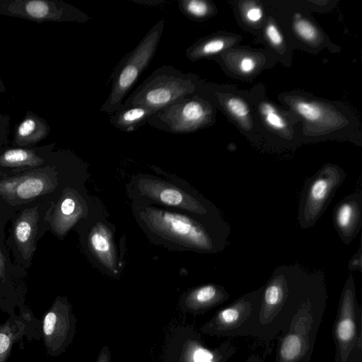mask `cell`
Here are the masks:
<instances>
[{"label":"cell","mask_w":362,"mask_h":362,"mask_svg":"<svg viewBox=\"0 0 362 362\" xmlns=\"http://www.w3.org/2000/svg\"><path fill=\"white\" fill-rule=\"evenodd\" d=\"M101 205L84 187L64 188L57 202H52L46 218L53 232L63 238L72 228L86 220Z\"/></svg>","instance_id":"12"},{"label":"cell","mask_w":362,"mask_h":362,"mask_svg":"<svg viewBox=\"0 0 362 362\" xmlns=\"http://www.w3.org/2000/svg\"><path fill=\"white\" fill-rule=\"evenodd\" d=\"M0 164L4 166H25L37 164L30 152L23 149H11L6 151L0 158Z\"/></svg>","instance_id":"21"},{"label":"cell","mask_w":362,"mask_h":362,"mask_svg":"<svg viewBox=\"0 0 362 362\" xmlns=\"http://www.w3.org/2000/svg\"><path fill=\"white\" fill-rule=\"evenodd\" d=\"M261 111L267 124L276 129H282L286 123L283 118L279 115L274 107L269 103H264L261 106Z\"/></svg>","instance_id":"23"},{"label":"cell","mask_w":362,"mask_h":362,"mask_svg":"<svg viewBox=\"0 0 362 362\" xmlns=\"http://www.w3.org/2000/svg\"><path fill=\"white\" fill-rule=\"evenodd\" d=\"M102 204L79 224L81 241L90 262L102 273L112 277L122 274L123 252L116 243V227L108 221Z\"/></svg>","instance_id":"7"},{"label":"cell","mask_w":362,"mask_h":362,"mask_svg":"<svg viewBox=\"0 0 362 362\" xmlns=\"http://www.w3.org/2000/svg\"><path fill=\"white\" fill-rule=\"evenodd\" d=\"M95 362H112L111 352L107 345H104L101 348Z\"/></svg>","instance_id":"30"},{"label":"cell","mask_w":362,"mask_h":362,"mask_svg":"<svg viewBox=\"0 0 362 362\" xmlns=\"http://www.w3.org/2000/svg\"><path fill=\"white\" fill-rule=\"evenodd\" d=\"M228 110L236 117L242 118L246 117L250 110L247 105L240 99L231 98L226 101Z\"/></svg>","instance_id":"25"},{"label":"cell","mask_w":362,"mask_h":362,"mask_svg":"<svg viewBox=\"0 0 362 362\" xmlns=\"http://www.w3.org/2000/svg\"><path fill=\"white\" fill-rule=\"evenodd\" d=\"M178 8L183 15L192 20H200L211 12V4L204 0H180Z\"/></svg>","instance_id":"20"},{"label":"cell","mask_w":362,"mask_h":362,"mask_svg":"<svg viewBox=\"0 0 362 362\" xmlns=\"http://www.w3.org/2000/svg\"><path fill=\"white\" fill-rule=\"evenodd\" d=\"M76 319L66 298L56 299L43 321V332L49 349L56 354L64 351L76 332Z\"/></svg>","instance_id":"14"},{"label":"cell","mask_w":362,"mask_h":362,"mask_svg":"<svg viewBox=\"0 0 362 362\" xmlns=\"http://www.w3.org/2000/svg\"><path fill=\"white\" fill-rule=\"evenodd\" d=\"M266 34L270 42L274 45H280L283 38L277 28L273 24H269L266 29Z\"/></svg>","instance_id":"27"},{"label":"cell","mask_w":362,"mask_h":362,"mask_svg":"<svg viewBox=\"0 0 362 362\" xmlns=\"http://www.w3.org/2000/svg\"><path fill=\"white\" fill-rule=\"evenodd\" d=\"M326 299L322 282L312 280L287 329L279 335L275 362H310Z\"/></svg>","instance_id":"2"},{"label":"cell","mask_w":362,"mask_h":362,"mask_svg":"<svg viewBox=\"0 0 362 362\" xmlns=\"http://www.w3.org/2000/svg\"><path fill=\"white\" fill-rule=\"evenodd\" d=\"M39 218L38 207L35 206L22 211L13 222V240L25 259H30L36 250L35 241Z\"/></svg>","instance_id":"17"},{"label":"cell","mask_w":362,"mask_h":362,"mask_svg":"<svg viewBox=\"0 0 362 362\" xmlns=\"http://www.w3.org/2000/svg\"><path fill=\"white\" fill-rule=\"evenodd\" d=\"M211 117V107L197 91L156 112L146 124L171 134H187L205 126Z\"/></svg>","instance_id":"10"},{"label":"cell","mask_w":362,"mask_h":362,"mask_svg":"<svg viewBox=\"0 0 362 362\" xmlns=\"http://www.w3.org/2000/svg\"><path fill=\"white\" fill-rule=\"evenodd\" d=\"M196 76L170 66L155 69L122 105H141L156 113L182 98L198 91Z\"/></svg>","instance_id":"5"},{"label":"cell","mask_w":362,"mask_h":362,"mask_svg":"<svg viewBox=\"0 0 362 362\" xmlns=\"http://www.w3.org/2000/svg\"><path fill=\"white\" fill-rule=\"evenodd\" d=\"M10 336L4 332H0V358L5 356L11 346Z\"/></svg>","instance_id":"29"},{"label":"cell","mask_w":362,"mask_h":362,"mask_svg":"<svg viewBox=\"0 0 362 362\" xmlns=\"http://www.w3.org/2000/svg\"><path fill=\"white\" fill-rule=\"evenodd\" d=\"M25 9L30 16L36 18H41L46 16L49 11L47 4L39 0L28 2Z\"/></svg>","instance_id":"26"},{"label":"cell","mask_w":362,"mask_h":362,"mask_svg":"<svg viewBox=\"0 0 362 362\" xmlns=\"http://www.w3.org/2000/svg\"><path fill=\"white\" fill-rule=\"evenodd\" d=\"M342 180V175L333 168L322 170L310 185L303 210V223L313 224L322 213L334 189Z\"/></svg>","instance_id":"15"},{"label":"cell","mask_w":362,"mask_h":362,"mask_svg":"<svg viewBox=\"0 0 362 362\" xmlns=\"http://www.w3.org/2000/svg\"><path fill=\"white\" fill-rule=\"evenodd\" d=\"M6 257L4 254L1 252L0 248V282H4L5 281L6 276Z\"/></svg>","instance_id":"33"},{"label":"cell","mask_w":362,"mask_h":362,"mask_svg":"<svg viewBox=\"0 0 362 362\" xmlns=\"http://www.w3.org/2000/svg\"><path fill=\"white\" fill-rule=\"evenodd\" d=\"M229 296L223 287L207 284L185 291L180 297L178 305L183 313L199 315L223 303Z\"/></svg>","instance_id":"16"},{"label":"cell","mask_w":362,"mask_h":362,"mask_svg":"<svg viewBox=\"0 0 362 362\" xmlns=\"http://www.w3.org/2000/svg\"><path fill=\"white\" fill-rule=\"evenodd\" d=\"M358 204L355 200L344 201L338 206L335 221L341 233L350 238L355 233L359 219Z\"/></svg>","instance_id":"19"},{"label":"cell","mask_w":362,"mask_h":362,"mask_svg":"<svg viewBox=\"0 0 362 362\" xmlns=\"http://www.w3.org/2000/svg\"><path fill=\"white\" fill-rule=\"evenodd\" d=\"M295 108L303 117L310 121H317L322 115L321 108L312 103L299 101Z\"/></svg>","instance_id":"22"},{"label":"cell","mask_w":362,"mask_h":362,"mask_svg":"<svg viewBox=\"0 0 362 362\" xmlns=\"http://www.w3.org/2000/svg\"><path fill=\"white\" fill-rule=\"evenodd\" d=\"M264 286L242 296L219 310L200 327V332L217 337L258 338L259 313Z\"/></svg>","instance_id":"8"},{"label":"cell","mask_w":362,"mask_h":362,"mask_svg":"<svg viewBox=\"0 0 362 362\" xmlns=\"http://www.w3.org/2000/svg\"><path fill=\"white\" fill-rule=\"evenodd\" d=\"M278 272L264 286L258 325V339L269 341L287 329L311 283Z\"/></svg>","instance_id":"3"},{"label":"cell","mask_w":362,"mask_h":362,"mask_svg":"<svg viewBox=\"0 0 362 362\" xmlns=\"http://www.w3.org/2000/svg\"><path fill=\"white\" fill-rule=\"evenodd\" d=\"M262 16V11L259 7H254L250 8L247 12V18L252 22H256L260 20Z\"/></svg>","instance_id":"32"},{"label":"cell","mask_w":362,"mask_h":362,"mask_svg":"<svg viewBox=\"0 0 362 362\" xmlns=\"http://www.w3.org/2000/svg\"><path fill=\"white\" fill-rule=\"evenodd\" d=\"M296 33L307 41H314L317 37V31L315 26L306 20L299 19L294 23Z\"/></svg>","instance_id":"24"},{"label":"cell","mask_w":362,"mask_h":362,"mask_svg":"<svg viewBox=\"0 0 362 362\" xmlns=\"http://www.w3.org/2000/svg\"><path fill=\"white\" fill-rule=\"evenodd\" d=\"M164 25L163 19L154 24L139 44L116 66L111 76L110 94L101 106L100 112L110 115L120 107L127 93L154 57Z\"/></svg>","instance_id":"6"},{"label":"cell","mask_w":362,"mask_h":362,"mask_svg":"<svg viewBox=\"0 0 362 362\" xmlns=\"http://www.w3.org/2000/svg\"><path fill=\"white\" fill-rule=\"evenodd\" d=\"M35 128V122L32 119L23 121L18 127V133L21 136L30 135Z\"/></svg>","instance_id":"28"},{"label":"cell","mask_w":362,"mask_h":362,"mask_svg":"<svg viewBox=\"0 0 362 362\" xmlns=\"http://www.w3.org/2000/svg\"><path fill=\"white\" fill-rule=\"evenodd\" d=\"M157 174L139 173L127 183L130 199H141L200 216H213L210 204L183 179L169 175L158 167Z\"/></svg>","instance_id":"4"},{"label":"cell","mask_w":362,"mask_h":362,"mask_svg":"<svg viewBox=\"0 0 362 362\" xmlns=\"http://www.w3.org/2000/svg\"><path fill=\"white\" fill-rule=\"evenodd\" d=\"M335 362H341L335 361ZM345 362H362V350L352 354Z\"/></svg>","instance_id":"34"},{"label":"cell","mask_w":362,"mask_h":362,"mask_svg":"<svg viewBox=\"0 0 362 362\" xmlns=\"http://www.w3.org/2000/svg\"><path fill=\"white\" fill-rule=\"evenodd\" d=\"M131 200L134 218L151 243L180 252L216 250L212 216H200L141 199Z\"/></svg>","instance_id":"1"},{"label":"cell","mask_w":362,"mask_h":362,"mask_svg":"<svg viewBox=\"0 0 362 362\" xmlns=\"http://www.w3.org/2000/svg\"><path fill=\"white\" fill-rule=\"evenodd\" d=\"M361 309L355 296L350 276L343 290L334 326L336 345L335 361L345 362L352 354L362 350Z\"/></svg>","instance_id":"11"},{"label":"cell","mask_w":362,"mask_h":362,"mask_svg":"<svg viewBox=\"0 0 362 362\" xmlns=\"http://www.w3.org/2000/svg\"><path fill=\"white\" fill-rule=\"evenodd\" d=\"M58 186L57 175L33 172L0 178V196L10 205L30 202L54 191Z\"/></svg>","instance_id":"13"},{"label":"cell","mask_w":362,"mask_h":362,"mask_svg":"<svg viewBox=\"0 0 362 362\" xmlns=\"http://www.w3.org/2000/svg\"><path fill=\"white\" fill-rule=\"evenodd\" d=\"M237 351L228 339L216 347H209L200 333L191 327L176 328L163 351V362H227Z\"/></svg>","instance_id":"9"},{"label":"cell","mask_w":362,"mask_h":362,"mask_svg":"<svg viewBox=\"0 0 362 362\" xmlns=\"http://www.w3.org/2000/svg\"><path fill=\"white\" fill-rule=\"evenodd\" d=\"M154 113L152 110L141 105H121L110 115V122L119 131L132 132L145 125Z\"/></svg>","instance_id":"18"},{"label":"cell","mask_w":362,"mask_h":362,"mask_svg":"<svg viewBox=\"0 0 362 362\" xmlns=\"http://www.w3.org/2000/svg\"><path fill=\"white\" fill-rule=\"evenodd\" d=\"M245 362H262V359L258 355L252 354L249 356Z\"/></svg>","instance_id":"35"},{"label":"cell","mask_w":362,"mask_h":362,"mask_svg":"<svg viewBox=\"0 0 362 362\" xmlns=\"http://www.w3.org/2000/svg\"><path fill=\"white\" fill-rule=\"evenodd\" d=\"M240 70L244 73L251 72L255 67V61L250 58L245 57L240 62Z\"/></svg>","instance_id":"31"}]
</instances>
